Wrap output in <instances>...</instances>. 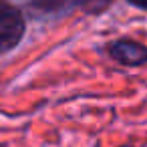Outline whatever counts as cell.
I'll use <instances>...</instances> for the list:
<instances>
[{
  "label": "cell",
  "mask_w": 147,
  "mask_h": 147,
  "mask_svg": "<svg viewBox=\"0 0 147 147\" xmlns=\"http://www.w3.org/2000/svg\"><path fill=\"white\" fill-rule=\"evenodd\" d=\"M32 6L42 10V12H59V10H67L73 6H83L87 10L99 12L103 10L111 0H30Z\"/></svg>",
  "instance_id": "3"
},
{
  "label": "cell",
  "mask_w": 147,
  "mask_h": 147,
  "mask_svg": "<svg viewBox=\"0 0 147 147\" xmlns=\"http://www.w3.org/2000/svg\"><path fill=\"white\" fill-rule=\"evenodd\" d=\"M109 55L125 67H141L147 63V47L131 38H119L111 42Z\"/></svg>",
  "instance_id": "2"
},
{
  "label": "cell",
  "mask_w": 147,
  "mask_h": 147,
  "mask_svg": "<svg viewBox=\"0 0 147 147\" xmlns=\"http://www.w3.org/2000/svg\"><path fill=\"white\" fill-rule=\"evenodd\" d=\"M127 2L137 6V8H141V10H147V0H127Z\"/></svg>",
  "instance_id": "4"
},
{
  "label": "cell",
  "mask_w": 147,
  "mask_h": 147,
  "mask_svg": "<svg viewBox=\"0 0 147 147\" xmlns=\"http://www.w3.org/2000/svg\"><path fill=\"white\" fill-rule=\"evenodd\" d=\"M24 34V18L8 0H0V53H6L18 45Z\"/></svg>",
  "instance_id": "1"
}]
</instances>
